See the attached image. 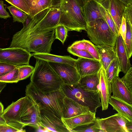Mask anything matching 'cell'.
<instances>
[{
  "label": "cell",
  "instance_id": "1",
  "mask_svg": "<svg viewBox=\"0 0 132 132\" xmlns=\"http://www.w3.org/2000/svg\"><path fill=\"white\" fill-rule=\"evenodd\" d=\"M55 28L39 30L30 20L13 36L9 48L17 47L30 53H50L55 39Z\"/></svg>",
  "mask_w": 132,
  "mask_h": 132
},
{
  "label": "cell",
  "instance_id": "2",
  "mask_svg": "<svg viewBox=\"0 0 132 132\" xmlns=\"http://www.w3.org/2000/svg\"><path fill=\"white\" fill-rule=\"evenodd\" d=\"M30 80L37 89L44 93L61 90L63 84L48 62L37 59Z\"/></svg>",
  "mask_w": 132,
  "mask_h": 132
},
{
  "label": "cell",
  "instance_id": "3",
  "mask_svg": "<svg viewBox=\"0 0 132 132\" xmlns=\"http://www.w3.org/2000/svg\"><path fill=\"white\" fill-rule=\"evenodd\" d=\"M55 5L60 11L59 24L64 26L68 31H86L87 23L83 9L76 0H58Z\"/></svg>",
  "mask_w": 132,
  "mask_h": 132
},
{
  "label": "cell",
  "instance_id": "4",
  "mask_svg": "<svg viewBox=\"0 0 132 132\" xmlns=\"http://www.w3.org/2000/svg\"><path fill=\"white\" fill-rule=\"evenodd\" d=\"M26 96L35 102L38 107L46 108L62 119V109L65 95L61 90L47 93L42 92L31 82L27 86Z\"/></svg>",
  "mask_w": 132,
  "mask_h": 132
},
{
  "label": "cell",
  "instance_id": "5",
  "mask_svg": "<svg viewBox=\"0 0 132 132\" xmlns=\"http://www.w3.org/2000/svg\"><path fill=\"white\" fill-rule=\"evenodd\" d=\"M61 90L65 96L87 108L92 113L95 114L97 108L101 106L98 89L87 90L78 83L72 85L63 84Z\"/></svg>",
  "mask_w": 132,
  "mask_h": 132
},
{
  "label": "cell",
  "instance_id": "6",
  "mask_svg": "<svg viewBox=\"0 0 132 132\" xmlns=\"http://www.w3.org/2000/svg\"><path fill=\"white\" fill-rule=\"evenodd\" d=\"M86 31L95 45L114 46L116 36L104 19H98L87 24Z\"/></svg>",
  "mask_w": 132,
  "mask_h": 132
},
{
  "label": "cell",
  "instance_id": "7",
  "mask_svg": "<svg viewBox=\"0 0 132 132\" xmlns=\"http://www.w3.org/2000/svg\"><path fill=\"white\" fill-rule=\"evenodd\" d=\"M32 56L30 53L21 48H0V62L15 65L29 64Z\"/></svg>",
  "mask_w": 132,
  "mask_h": 132
},
{
  "label": "cell",
  "instance_id": "8",
  "mask_svg": "<svg viewBox=\"0 0 132 132\" xmlns=\"http://www.w3.org/2000/svg\"><path fill=\"white\" fill-rule=\"evenodd\" d=\"M41 127L49 131L70 132L63 122L53 112L45 108L38 107Z\"/></svg>",
  "mask_w": 132,
  "mask_h": 132
},
{
  "label": "cell",
  "instance_id": "9",
  "mask_svg": "<svg viewBox=\"0 0 132 132\" xmlns=\"http://www.w3.org/2000/svg\"><path fill=\"white\" fill-rule=\"evenodd\" d=\"M20 122L25 126H29L36 129L41 127L38 107L27 96L20 114Z\"/></svg>",
  "mask_w": 132,
  "mask_h": 132
},
{
  "label": "cell",
  "instance_id": "10",
  "mask_svg": "<svg viewBox=\"0 0 132 132\" xmlns=\"http://www.w3.org/2000/svg\"><path fill=\"white\" fill-rule=\"evenodd\" d=\"M48 62L64 84L72 85L78 83L80 77L75 66L65 63Z\"/></svg>",
  "mask_w": 132,
  "mask_h": 132
},
{
  "label": "cell",
  "instance_id": "11",
  "mask_svg": "<svg viewBox=\"0 0 132 132\" xmlns=\"http://www.w3.org/2000/svg\"><path fill=\"white\" fill-rule=\"evenodd\" d=\"M97 119L101 132H128L126 125L129 121L118 113L105 118Z\"/></svg>",
  "mask_w": 132,
  "mask_h": 132
},
{
  "label": "cell",
  "instance_id": "12",
  "mask_svg": "<svg viewBox=\"0 0 132 132\" xmlns=\"http://www.w3.org/2000/svg\"><path fill=\"white\" fill-rule=\"evenodd\" d=\"M101 4L109 12L118 32L126 6L119 0H104Z\"/></svg>",
  "mask_w": 132,
  "mask_h": 132
},
{
  "label": "cell",
  "instance_id": "13",
  "mask_svg": "<svg viewBox=\"0 0 132 132\" xmlns=\"http://www.w3.org/2000/svg\"><path fill=\"white\" fill-rule=\"evenodd\" d=\"M99 79L98 89L102 111L108 109L109 101L112 92L111 81L108 79L103 66L98 72Z\"/></svg>",
  "mask_w": 132,
  "mask_h": 132
},
{
  "label": "cell",
  "instance_id": "14",
  "mask_svg": "<svg viewBox=\"0 0 132 132\" xmlns=\"http://www.w3.org/2000/svg\"><path fill=\"white\" fill-rule=\"evenodd\" d=\"M75 65L80 77L98 73L102 66L100 61L79 57L76 59Z\"/></svg>",
  "mask_w": 132,
  "mask_h": 132
},
{
  "label": "cell",
  "instance_id": "15",
  "mask_svg": "<svg viewBox=\"0 0 132 132\" xmlns=\"http://www.w3.org/2000/svg\"><path fill=\"white\" fill-rule=\"evenodd\" d=\"M82 9L87 24L98 19L105 20V10L95 0H86Z\"/></svg>",
  "mask_w": 132,
  "mask_h": 132
},
{
  "label": "cell",
  "instance_id": "16",
  "mask_svg": "<svg viewBox=\"0 0 132 132\" xmlns=\"http://www.w3.org/2000/svg\"><path fill=\"white\" fill-rule=\"evenodd\" d=\"M90 112H91L87 108L65 96L64 98L62 112V118H69Z\"/></svg>",
  "mask_w": 132,
  "mask_h": 132
},
{
  "label": "cell",
  "instance_id": "17",
  "mask_svg": "<svg viewBox=\"0 0 132 132\" xmlns=\"http://www.w3.org/2000/svg\"><path fill=\"white\" fill-rule=\"evenodd\" d=\"M114 46L120 71L125 74L131 67L124 40L119 33L116 37Z\"/></svg>",
  "mask_w": 132,
  "mask_h": 132
},
{
  "label": "cell",
  "instance_id": "18",
  "mask_svg": "<svg viewBox=\"0 0 132 132\" xmlns=\"http://www.w3.org/2000/svg\"><path fill=\"white\" fill-rule=\"evenodd\" d=\"M112 97L132 105V92L125 85L119 76L111 81Z\"/></svg>",
  "mask_w": 132,
  "mask_h": 132
},
{
  "label": "cell",
  "instance_id": "19",
  "mask_svg": "<svg viewBox=\"0 0 132 132\" xmlns=\"http://www.w3.org/2000/svg\"><path fill=\"white\" fill-rule=\"evenodd\" d=\"M27 96L13 102L4 111L2 116L7 122H20V114Z\"/></svg>",
  "mask_w": 132,
  "mask_h": 132
},
{
  "label": "cell",
  "instance_id": "20",
  "mask_svg": "<svg viewBox=\"0 0 132 132\" xmlns=\"http://www.w3.org/2000/svg\"><path fill=\"white\" fill-rule=\"evenodd\" d=\"M96 118L95 114L90 112L69 118H62V119L71 132L72 130L77 127L94 123Z\"/></svg>",
  "mask_w": 132,
  "mask_h": 132
},
{
  "label": "cell",
  "instance_id": "21",
  "mask_svg": "<svg viewBox=\"0 0 132 132\" xmlns=\"http://www.w3.org/2000/svg\"><path fill=\"white\" fill-rule=\"evenodd\" d=\"M109 103L120 115L129 121L132 122V105L110 96Z\"/></svg>",
  "mask_w": 132,
  "mask_h": 132
},
{
  "label": "cell",
  "instance_id": "22",
  "mask_svg": "<svg viewBox=\"0 0 132 132\" xmlns=\"http://www.w3.org/2000/svg\"><path fill=\"white\" fill-rule=\"evenodd\" d=\"M95 46L102 65L105 70L110 62L117 57L114 46L103 45H95Z\"/></svg>",
  "mask_w": 132,
  "mask_h": 132
},
{
  "label": "cell",
  "instance_id": "23",
  "mask_svg": "<svg viewBox=\"0 0 132 132\" xmlns=\"http://www.w3.org/2000/svg\"><path fill=\"white\" fill-rule=\"evenodd\" d=\"M36 59L44 60L48 62L67 63L75 66L76 59L70 56H62L56 55L48 53H35L31 54Z\"/></svg>",
  "mask_w": 132,
  "mask_h": 132
},
{
  "label": "cell",
  "instance_id": "24",
  "mask_svg": "<svg viewBox=\"0 0 132 132\" xmlns=\"http://www.w3.org/2000/svg\"><path fill=\"white\" fill-rule=\"evenodd\" d=\"M98 73L80 77L78 83L85 90L93 91L98 90L99 82Z\"/></svg>",
  "mask_w": 132,
  "mask_h": 132
},
{
  "label": "cell",
  "instance_id": "25",
  "mask_svg": "<svg viewBox=\"0 0 132 132\" xmlns=\"http://www.w3.org/2000/svg\"><path fill=\"white\" fill-rule=\"evenodd\" d=\"M54 0H36L30 9L28 17L31 19L39 12L48 8L54 6Z\"/></svg>",
  "mask_w": 132,
  "mask_h": 132
},
{
  "label": "cell",
  "instance_id": "26",
  "mask_svg": "<svg viewBox=\"0 0 132 132\" xmlns=\"http://www.w3.org/2000/svg\"><path fill=\"white\" fill-rule=\"evenodd\" d=\"M105 71L108 79L111 81L116 77L119 76L120 71L117 57L110 62Z\"/></svg>",
  "mask_w": 132,
  "mask_h": 132
},
{
  "label": "cell",
  "instance_id": "27",
  "mask_svg": "<svg viewBox=\"0 0 132 132\" xmlns=\"http://www.w3.org/2000/svg\"><path fill=\"white\" fill-rule=\"evenodd\" d=\"M25 126L17 122H7L5 124H0V132H25L23 129Z\"/></svg>",
  "mask_w": 132,
  "mask_h": 132
},
{
  "label": "cell",
  "instance_id": "28",
  "mask_svg": "<svg viewBox=\"0 0 132 132\" xmlns=\"http://www.w3.org/2000/svg\"><path fill=\"white\" fill-rule=\"evenodd\" d=\"M7 8L13 16L14 22L17 21L23 24L28 17V15L27 14L13 5L8 6Z\"/></svg>",
  "mask_w": 132,
  "mask_h": 132
},
{
  "label": "cell",
  "instance_id": "29",
  "mask_svg": "<svg viewBox=\"0 0 132 132\" xmlns=\"http://www.w3.org/2000/svg\"><path fill=\"white\" fill-rule=\"evenodd\" d=\"M126 21V32L124 41L128 57L130 59L132 54V24Z\"/></svg>",
  "mask_w": 132,
  "mask_h": 132
},
{
  "label": "cell",
  "instance_id": "30",
  "mask_svg": "<svg viewBox=\"0 0 132 132\" xmlns=\"http://www.w3.org/2000/svg\"><path fill=\"white\" fill-rule=\"evenodd\" d=\"M71 132H101V128L97 118H96L94 123L77 127L72 130Z\"/></svg>",
  "mask_w": 132,
  "mask_h": 132
},
{
  "label": "cell",
  "instance_id": "31",
  "mask_svg": "<svg viewBox=\"0 0 132 132\" xmlns=\"http://www.w3.org/2000/svg\"><path fill=\"white\" fill-rule=\"evenodd\" d=\"M16 67L18 69L19 81L25 79L31 75L34 68V67L29 64L16 65Z\"/></svg>",
  "mask_w": 132,
  "mask_h": 132
},
{
  "label": "cell",
  "instance_id": "32",
  "mask_svg": "<svg viewBox=\"0 0 132 132\" xmlns=\"http://www.w3.org/2000/svg\"><path fill=\"white\" fill-rule=\"evenodd\" d=\"M18 73V69L16 67L11 71L0 77V82L6 83H17L19 81Z\"/></svg>",
  "mask_w": 132,
  "mask_h": 132
},
{
  "label": "cell",
  "instance_id": "33",
  "mask_svg": "<svg viewBox=\"0 0 132 132\" xmlns=\"http://www.w3.org/2000/svg\"><path fill=\"white\" fill-rule=\"evenodd\" d=\"M55 39H57L63 44L68 36V30L64 25L59 24L55 27Z\"/></svg>",
  "mask_w": 132,
  "mask_h": 132
},
{
  "label": "cell",
  "instance_id": "34",
  "mask_svg": "<svg viewBox=\"0 0 132 132\" xmlns=\"http://www.w3.org/2000/svg\"><path fill=\"white\" fill-rule=\"evenodd\" d=\"M8 3L19 9L29 16L30 10L25 0H5Z\"/></svg>",
  "mask_w": 132,
  "mask_h": 132
},
{
  "label": "cell",
  "instance_id": "35",
  "mask_svg": "<svg viewBox=\"0 0 132 132\" xmlns=\"http://www.w3.org/2000/svg\"><path fill=\"white\" fill-rule=\"evenodd\" d=\"M67 51L72 55L79 57L95 59L86 50H79L69 46L67 48Z\"/></svg>",
  "mask_w": 132,
  "mask_h": 132
},
{
  "label": "cell",
  "instance_id": "36",
  "mask_svg": "<svg viewBox=\"0 0 132 132\" xmlns=\"http://www.w3.org/2000/svg\"><path fill=\"white\" fill-rule=\"evenodd\" d=\"M121 80L129 90L132 92V68L131 67Z\"/></svg>",
  "mask_w": 132,
  "mask_h": 132
},
{
  "label": "cell",
  "instance_id": "37",
  "mask_svg": "<svg viewBox=\"0 0 132 132\" xmlns=\"http://www.w3.org/2000/svg\"><path fill=\"white\" fill-rule=\"evenodd\" d=\"M86 51L96 60L100 61L98 52L93 44L90 41L85 40Z\"/></svg>",
  "mask_w": 132,
  "mask_h": 132
},
{
  "label": "cell",
  "instance_id": "38",
  "mask_svg": "<svg viewBox=\"0 0 132 132\" xmlns=\"http://www.w3.org/2000/svg\"><path fill=\"white\" fill-rule=\"evenodd\" d=\"M105 20L111 30L117 37L119 34L118 32L111 16L106 10Z\"/></svg>",
  "mask_w": 132,
  "mask_h": 132
},
{
  "label": "cell",
  "instance_id": "39",
  "mask_svg": "<svg viewBox=\"0 0 132 132\" xmlns=\"http://www.w3.org/2000/svg\"><path fill=\"white\" fill-rule=\"evenodd\" d=\"M16 65L0 62V77L2 76L14 69Z\"/></svg>",
  "mask_w": 132,
  "mask_h": 132
},
{
  "label": "cell",
  "instance_id": "40",
  "mask_svg": "<svg viewBox=\"0 0 132 132\" xmlns=\"http://www.w3.org/2000/svg\"><path fill=\"white\" fill-rule=\"evenodd\" d=\"M123 16L126 21L132 24V5L126 6Z\"/></svg>",
  "mask_w": 132,
  "mask_h": 132
},
{
  "label": "cell",
  "instance_id": "41",
  "mask_svg": "<svg viewBox=\"0 0 132 132\" xmlns=\"http://www.w3.org/2000/svg\"><path fill=\"white\" fill-rule=\"evenodd\" d=\"M69 47L79 50H86L87 49L84 39L76 41Z\"/></svg>",
  "mask_w": 132,
  "mask_h": 132
},
{
  "label": "cell",
  "instance_id": "42",
  "mask_svg": "<svg viewBox=\"0 0 132 132\" xmlns=\"http://www.w3.org/2000/svg\"><path fill=\"white\" fill-rule=\"evenodd\" d=\"M6 5L4 2L0 0V18L6 19L11 17L9 13L5 9L4 6Z\"/></svg>",
  "mask_w": 132,
  "mask_h": 132
},
{
  "label": "cell",
  "instance_id": "43",
  "mask_svg": "<svg viewBox=\"0 0 132 132\" xmlns=\"http://www.w3.org/2000/svg\"><path fill=\"white\" fill-rule=\"evenodd\" d=\"M126 32V20L123 16L122 23L119 29L118 33L120 34L124 41L125 39Z\"/></svg>",
  "mask_w": 132,
  "mask_h": 132
},
{
  "label": "cell",
  "instance_id": "44",
  "mask_svg": "<svg viewBox=\"0 0 132 132\" xmlns=\"http://www.w3.org/2000/svg\"><path fill=\"white\" fill-rule=\"evenodd\" d=\"M126 127L128 132H132V122L128 121L126 124Z\"/></svg>",
  "mask_w": 132,
  "mask_h": 132
},
{
  "label": "cell",
  "instance_id": "45",
  "mask_svg": "<svg viewBox=\"0 0 132 132\" xmlns=\"http://www.w3.org/2000/svg\"><path fill=\"white\" fill-rule=\"evenodd\" d=\"M123 3L126 6L132 5V0H119Z\"/></svg>",
  "mask_w": 132,
  "mask_h": 132
},
{
  "label": "cell",
  "instance_id": "46",
  "mask_svg": "<svg viewBox=\"0 0 132 132\" xmlns=\"http://www.w3.org/2000/svg\"><path fill=\"white\" fill-rule=\"evenodd\" d=\"M28 5L30 9L33 5L36 0H25Z\"/></svg>",
  "mask_w": 132,
  "mask_h": 132
},
{
  "label": "cell",
  "instance_id": "47",
  "mask_svg": "<svg viewBox=\"0 0 132 132\" xmlns=\"http://www.w3.org/2000/svg\"><path fill=\"white\" fill-rule=\"evenodd\" d=\"M7 83L0 82V93L6 86Z\"/></svg>",
  "mask_w": 132,
  "mask_h": 132
},
{
  "label": "cell",
  "instance_id": "48",
  "mask_svg": "<svg viewBox=\"0 0 132 132\" xmlns=\"http://www.w3.org/2000/svg\"><path fill=\"white\" fill-rule=\"evenodd\" d=\"M80 6L82 7L85 4L86 0H76Z\"/></svg>",
  "mask_w": 132,
  "mask_h": 132
},
{
  "label": "cell",
  "instance_id": "49",
  "mask_svg": "<svg viewBox=\"0 0 132 132\" xmlns=\"http://www.w3.org/2000/svg\"><path fill=\"white\" fill-rule=\"evenodd\" d=\"M4 107L2 103L0 102V115L1 116L3 113Z\"/></svg>",
  "mask_w": 132,
  "mask_h": 132
},
{
  "label": "cell",
  "instance_id": "50",
  "mask_svg": "<svg viewBox=\"0 0 132 132\" xmlns=\"http://www.w3.org/2000/svg\"><path fill=\"white\" fill-rule=\"evenodd\" d=\"M6 123V122L5 120L0 115V124H5Z\"/></svg>",
  "mask_w": 132,
  "mask_h": 132
},
{
  "label": "cell",
  "instance_id": "51",
  "mask_svg": "<svg viewBox=\"0 0 132 132\" xmlns=\"http://www.w3.org/2000/svg\"><path fill=\"white\" fill-rule=\"evenodd\" d=\"M99 3H101L104 0H95Z\"/></svg>",
  "mask_w": 132,
  "mask_h": 132
}]
</instances>
